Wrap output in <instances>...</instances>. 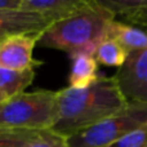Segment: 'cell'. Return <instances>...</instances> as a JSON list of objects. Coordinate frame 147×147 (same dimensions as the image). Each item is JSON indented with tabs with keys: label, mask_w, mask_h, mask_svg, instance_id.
I'll use <instances>...</instances> for the list:
<instances>
[{
	"label": "cell",
	"mask_w": 147,
	"mask_h": 147,
	"mask_svg": "<svg viewBox=\"0 0 147 147\" xmlns=\"http://www.w3.org/2000/svg\"><path fill=\"white\" fill-rule=\"evenodd\" d=\"M90 1L92 0H22L20 9L40 14L52 25L81 12Z\"/></svg>",
	"instance_id": "7"
},
{
	"label": "cell",
	"mask_w": 147,
	"mask_h": 147,
	"mask_svg": "<svg viewBox=\"0 0 147 147\" xmlns=\"http://www.w3.org/2000/svg\"><path fill=\"white\" fill-rule=\"evenodd\" d=\"M41 130L0 127V147H30Z\"/></svg>",
	"instance_id": "14"
},
{
	"label": "cell",
	"mask_w": 147,
	"mask_h": 147,
	"mask_svg": "<svg viewBox=\"0 0 147 147\" xmlns=\"http://www.w3.org/2000/svg\"><path fill=\"white\" fill-rule=\"evenodd\" d=\"M129 105L114 76H99L88 88L67 86L57 92L52 132L69 138L120 112Z\"/></svg>",
	"instance_id": "1"
},
{
	"label": "cell",
	"mask_w": 147,
	"mask_h": 147,
	"mask_svg": "<svg viewBox=\"0 0 147 147\" xmlns=\"http://www.w3.org/2000/svg\"><path fill=\"white\" fill-rule=\"evenodd\" d=\"M147 125V103H129L120 112L67 138L69 147H106Z\"/></svg>",
	"instance_id": "4"
},
{
	"label": "cell",
	"mask_w": 147,
	"mask_h": 147,
	"mask_svg": "<svg viewBox=\"0 0 147 147\" xmlns=\"http://www.w3.org/2000/svg\"><path fill=\"white\" fill-rule=\"evenodd\" d=\"M115 14L99 0L66 20L54 22L41 34L39 45L59 49L70 56L79 53L94 54L96 48L107 36V27Z\"/></svg>",
	"instance_id": "2"
},
{
	"label": "cell",
	"mask_w": 147,
	"mask_h": 147,
	"mask_svg": "<svg viewBox=\"0 0 147 147\" xmlns=\"http://www.w3.org/2000/svg\"><path fill=\"white\" fill-rule=\"evenodd\" d=\"M30 147H69L67 138L49 130H41Z\"/></svg>",
	"instance_id": "16"
},
{
	"label": "cell",
	"mask_w": 147,
	"mask_h": 147,
	"mask_svg": "<svg viewBox=\"0 0 147 147\" xmlns=\"http://www.w3.org/2000/svg\"><path fill=\"white\" fill-rule=\"evenodd\" d=\"M3 39H4V38H0V41H1V40H3Z\"/></svg>",
	"instance_id": "18"
},
{
	"label": "cell",
	"mask_w": 147,
	"mask_h": 147,
	"mask_svg": "<svg viewBox=\"0 0 147 147\" xmlns=\"http://www.w3.org/2000/svg\"><path fill=\"white\" fill-rule=\"evenodd\" d=\"M22 0H0V10L20 9Z\"/></svg>",
	"instance_id": "17"
},
{
	"label": "cell",
	"mask_w": 147,
	"mask_h": 147,
	"mask_svg": "<svg viewBox=\"0 0 147 147\" xmlns=\"http://www.w3.org/2000/svg\"><path fill=\"white\" fill-rule=\"evenodd\" d=\"M72 66L70 74V85L71 88H88L99 79L98 62L94 54L79 53L71 56Z\"/></svg>",
	"instance_id": "11"
},
{
	"label": "cell",
	"mask_w": 147,
	"mask_h": 147,
	"mask_svg": "<svg viewBox=\"0 0 147 147\" xmlns=\"http://www.w3.org/2000/svg\"><path fill=\"white\" fill-rule=\"evenodd\" d=\"M51 23L40 14L21 9L0 10V38L44 32Z\"/></svg>",
	"instance_id": "8"
},
{
	"label": "cell",
	"mask_w": 147,
	"mask_h": 147,
	"mask_svg": "<svg viewBox=\"0 0 147 147\" xmlns=\"http://www.w3.org/2000/svg\"><path fill=\"white\" fill-rule=\"evenodd\" d=\"M35 78V70L27 71H12L0 67V102L5 103L14 98L32 84Z\"/></svg>",
	"instance_id": "12"
},
{
	"label": "cell",
	"mask_w": 147,
	"mask_h": 147,
	"mask_svg": "<svg viewBox=\"0 0 147 147\" xmlns=\"http://www.w3.org/2000/svg\"><path fill=\"white\" fill-rule=\"evenodd\" d=\"M114 78L129 103H147V48L128 54Z\"/></svg>",
	"instance_id": "5"
},
{
	"label": "cell",
	"mask_w": 147,
	"mask_h": 147,
	"mask_svg": "<svg viewBox=\"0 0 147 147\" xmlns=\"http://www.w3.org/2000/svg\"><path fill=\"white\" fill-rule=\"evenodd\" d=\"M124 23L147 32V0H99Z\"/></svg>",
	"instance_id": "9"
},
{
	"label": "cell",
	"mask_w": 147,
	"mask_h": 147,
	"mask_svg": "<svg viewBox=\"0 0 147 147\" xmlns=\"http://www.w3.org/2000/svg\"><path fill=\"white\" fill-rule=\"evenodd\" d=\"M106 147H147V125L124 136Z\"/></svg>",
	"instance_id": "15"
},
{
	"label": "cell",
	"mask_w": 147,
	"mask_h": 147,
	"mask_svg": "<svg viewBox=\"0 0 147 147\" xmlns=\"http://www.w3.org/2000/svg\"><path fill=\"white\" fill-rule=\"evenodd\" d=\"M57 92H25L1 105L0 127L49 130L56 121Z\"/></svg>",
	"instance_id": "3"
},
{
	"label": "cell",
	"mask_w": 147,
	"mask_h": 147,
	"mask_svg": "<svg viewBox=\"0 0 147 147\" xmlns=\"http://www.w3.org/2000/svg\"><path fill=\"white\" fill-rule=\"evenodd\" d=\"M1 105H3V103H1V102H0V107H1Z\"/></svg>",
	"instance_id": "19"
},
{
	"label": "cell",
	"mask_w": 147,
	"mask_h": 147,
	"mask_svg": "<svg viewBox=\"0 0 147 147\" xmlns=\"http://www.w3.org/2000/svg\"><path fill=\"white\" fill-rule=\"evenodd\" d=\"M43 32L7 36L0 41V67L12 71H27L40 66L41 61L32 57L35 45Z\"/></svg>",
	"instance_id": "6"
},
{
	"label": "cell",
	"mask_w": 147,
	"mask_h": 147,
	"mask_svg": "<svg viewBox=\"0 0 147 147\" xmlns=\"http://www.w3.org/2000/svg\"><path fill=\"white\" fill-rule=\"evenodd\" d=\"M94 58L97 62L105 66L120 67L125 63L128 58V52L117 41L106 38L98 44L94 52Z\"/></svg>",
	"instance_id": "13"
},
{
	"label": "cell",
	"mask_w": 147,
	"mask_h": 147,
	"mask_svg": "<svg viewBox=\"0 0 147 147\" xmlns=\"http://www.w3.org/2000/svg\"><path fill=\"white\" fill-rule=\"evenodd\" d=\"M106 38L117 41L128 54L147 48V32L124 23L123 21L114 20L110 22Z\"/></svg>",
	"instance_id": "10"
}]
</instances>
